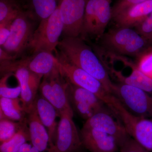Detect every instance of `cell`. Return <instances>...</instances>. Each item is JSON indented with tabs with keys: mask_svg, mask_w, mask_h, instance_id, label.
I'll list each match as a JSON object with an SVG mask.
<instances>
[{
	"mask_svg": "<svg viewBox=\"0 0 152 152\" xmlns=\"http://www.w3.org/2000/svg\"><path fill=\"white\" fill-rule=\"evenodd\" d=\"M58 47L60 56L98 79L109 92L113 94L114 83L109 71L100 58L83 39L78 37H65L60 41Z\"/></svg>",
	"mask_w": 152,
	"mask_h": 152,
	"instance_id": "6da1fadb",
	"label": "cell"
},
{
	"mask_svg": "<svg viewBox=\"0 0 152 152\" xmlns=\"http://www.w3.org/2000/svg\"><path fill=\"white\" fill-rule=\"evenodd\" d=\"M103 43L110 53L115 54L138 56L145 49L148 41L130 28L118 27L102 36Z\"/></svg>",
	"mask_w": 152,
	"mask_h": 152,
	"instance_id": "7a4b0ae2",
	"label": "cell"
},
{
	"mask_svg": "<svg viewBox=\"0 0 152 152\" xmlns=\"http://www.w3.org/2000/svg\"><path fill=\"white\" fill-rule=\"evenodd\" d=\"M63 31L64 25L58 8L50 16L41 20L29 48L34 53L42 51L53 53L58 46Z\"/></svg>",
	"mask_w": 152,
	"mask_h": 152,
	"instance_id": "3957f363",
	"label": "cell"
},
{
	"mask_svg": "<svg viewBox=\"0 0 152 152\" xmlns=\"http://www.w3.org/2000/svg\"><path fill=\"white\" fill-rule=\"evenodd\" d=\"M112 94L135 115L152 118V95L139 88L120 83L114 84Z\"/></svg>",
	"mask_w": 152,
	"mask_h": 152,
	"instance_id": "277c9868",
	"label": "cell"
},
{
	"mask_svg": "<svg viewBox=\"0 0 152 152\" xmlns=\"http://www.w3.org/2000/svg\"><path fill=\"white\" fill-rule=\"evenodd\" d=\"M59 57L60 72L68 82L93 93L103 101L107 107L110 104L113 95L106 89L99 80L60 56Z\"/></svg>",
	"mask_w": 152,
	"mask_h": 152,
	"instance_id": "5b68a950",
	"label": "cell"
},
{
	"mask_svg": "<svg viewBox=\"0 0 152 152\" xmlns=\"http://www.w3.org/2000/svg\"><path fill=\"white\" fill-rule=\"evenodd\" d=\"M111 0H88L86 6L81 34L101 37L112 19Z\"/></svg>",
	"mask_w": 152,
	"mask_h": 152,
	"instance_id": "8992f818",
	"label": "cell"
},
{
	"mask_svg": "<svg viewBox=\"0 0 152 152\" xmlns=\"http://www.w3.org/2000/svg\"><path fill=\"white\" fill-rule=\"evenodd\" d=\"M52 53L42 51L34 53L32 56L24 59L1 64V72L4 75L12 73L16 68L24 67L34 73L43 77L50 75L59 69L58 58Z\"/></svg>",
	"mask_w": 152,
	"mask_h": 152,
	"instance_id": "52a82bcc",
	"label": "cell"
},
{
	"mask_svg": "<svg viewBox=\"0 0 152 152\" xmlns=\"http://www.w3.org/2000/svg\"><path fill=\"white\" fill-rule=\"evenodd\" d=\"M66 92L73 110L85 121L108 108L103 101L93 93L68 81Z\"/></svg>",
	"mask_w": 152,
	"mask_h": 152,
	"instance_id": "ba28073f",
	"label": "cell"
},
{
	"mask_svg": "<svg viewBox=\"0 0 152 152\" xmlns=\"http://www.w3.org/2000/svg\"><path fill=\"white\" fill-rule=\"evenodd\" d=\"M34 31L31 17L22 11L12 23L8 39L1 47L15 57L29 47Z\"/></svg>",
	"mask_w": 152,
	"mask_h": 152,
	"instance_id": "9c48e42d",
	"label": "cell"
},
{
	"mask_svg": "<svg viewBox=\"0 0 152 152\" xmlns=\"http://www.w3.org/2000/svg\"><path fill=\"white\" fill-rule=\"evenodd\" d=\"M73 115L61 114L53 146L47 152H78L83 148L80 136L73 120Z\"/></svg>",
	"mask_w": 152,
	"mask_h": 152,
	"instance_id": "30bf717a",
	"label": "cell"
},
{
	"mask_svg": "<svg viewBox=\"0 0 152 152\" xmlns=\"http://www.w3.org/2000/svg\"><path fill=\"white\" fill-rule=\"evenodd\" d=\"M88 0H60L58 10L66 37H77L81 34L85 9Z\"/></svg>",
	"mask_w": 152,
	"mask_h": 152,
	"instance_id": "8fae6325",
	"label": "cell"
},
{
	"mask_svg": "<svg viewBox=\"0 0 152 152\" xmlns=\"http://www.w3.org/2000/svg\"><path fill=\"white\" fill-rule=\"evenodd\" d=\"M83 128L95 129L108 134L115 139L119 148L130 137L122 123L108 108L86 121Z\"/></svg>",
	"mask_w": 152,
	"mask_h": 152,
	"instance_id": "7c38bea8",
	"label": "cell"
},
{
	"mask_svg": "<svg viewBox=\"0 0 152 152\" xmlns=\"http://www.w3.org/2000/svg\"><path fill=\"white\" fill-rule=\"evenodd\" d=\"M80 134L83 147L89 152H116L119 149L115 139L102 131L82 128Z\"/></svg>",
	"mask_w": 152,
	"mask_h": 152,
	"instance_id": "4fadbf2b",
	"label": "cell"
},
{
	"mask_svg": "<svg viewBox=\"0 0 152 152\" xmlns=\"http://www.w3.org/2000/svg\"><path fill=\"white\" fill-rule=\"evenodd\" d=\"M152 12V0L132 6L113 18L118 27H137L148 18Z\"/></svg>",
	"mask_w": 152,
	"mask_h": 152,
	"instance_id": "5bb4252c",
	"label": "cell"
},
{
	"mask_svg": "<svg viewBox=\"0 0 152 152\" xmlns=\"http://www.w3.org/2000/svg\"><path fill=\"white\" fill-rule=\"evenodd\" d=\"M27 122L33 146L41 152H48L50 144L48 133L40 119L34 103L27 113Z\"/></svg>",
	"mask_w": 152,
	"mask_h": 152,
	"instance_id": "9a60e30c",
	"label": "cell"
},
{
	"mask_svg": "<svg viewBox=\"0 0 152 152\" xmlns=\"http://www.w3.org/2000/svg\"><path fill=\"white\" fill-rule=\"evenodd\" d=\"M13 72L21 90L20 99L22 106L27 113L34 105L39 88L34 83L32 72L26 68L19 67Z\"/></svg>",
	"mask_w": 152,
	"mask_h": 152,
	"instance_id": "2e32d148",
	"label": "cell"
},
{
	"mask_svg": "<svg viewBox=\"0 0 152 152\" xmlns=\"http://www.w3.org/2000/svg\"><path fill=\"white\" fill-rule=\"evenodd\" d=\"M34 104L40 119L48 133L49 148H51L54 145L56 135L58 124L56 119L59 115L56 108L42 96H37Z\"/></svg>",
	"mask_w": 152,
	"mask_h": 152,
	"instance_id": "e0dca14e",
	"label": "cell"
},
{
	"mask_svg": "<svg viewBox=\"0 0 152 152\" xmlns=\"http://www.w3.org/2000/svg\"><path fill=\"white\" fill-rule=\"evenodd\" d=\"M45 77L49 79L51 84L53 94L56 102V109L59 116L65 113L73 115L74 111L67 95L68 81L61 74L60 68L50 75Z\"/></svg>",
	"mask_w": 152,
	"mask_h": 152,
	"instance_id": "ac0fdd59",
	"label": "cell"
},
{
	"mask_svg": "<svg viewBox=\"0 0 152 152\" xmlns=\"http://www.w3.org/2000/svg\"><path fill=\"white\" fill-rule=\"evenodd\" d=\"M127 63L132 70L130 75L128 76L123 75L121 72L117 71L113 68L110 69L112 73L116 77L120 83L139 88L151 94L152 79L142 72L137 65L133 64L129 60H128Z\"/></svg>",
	"mask_w": 152,
	"mask_h": 152,
	"instance_id": "d6986e66",
	"label": "cell"
},
{
	"mask_svg": "<svg viewBox=\"0 0 152 152\" xmlns=\"http://www.w3.org/2000/svg\"><path fill=\"white\" fill-rule=\"evenodd\" d=\"M27 113L23 108L20 99L0 98V120L23 122L27 121Z\"/></svg>",
	"mask_w": 152,
	"mask_h": 152,
	"instance_id": "ffe728a7",
	"label": "cell"
},
{
	"mask_svg": "<svg viewBox=\"0 0 152 152\" xmlns=\"http://www.w3.org/2000/svg\"><path fill=\"white\" fill-rule=\"evenodd\" d=\"M27 125V122L25 123L12 138L1 143L0 152H17L24 144L31 141Z\"/></svg>",
	"mask_w": 152,
	"mask_h": 152,
	"instance_id": "44dd1931",
	"label": "cell"
},
{
	"mask_svg": "<svg viewBox=\"0 0 152 152\" xmlns=\"http://www.w3.org/2000/svg\"><path fill=\"white\" fill-rule=\"evenodd\" d=\"M60 0H32L36 15L41 20L48 18L56 10Z\"/></svg>",
	"mask_w": 152,
	"mask_h": 152,
	"instance_id": "7402d4cb",
	"label": "cell"
},
{
	"mask_svg": "<svg viewBox=\"0 0 152 152\" xmlns=\"http://www.w3.org/2000/svg\"><path fill=\"white\" fill-rule=\"evenodd\" d=\"M22 11L15 0H0V23L13 21Z\"/></svg>",
	"mask_w": 152,
	"mask_h": 152,
	"instance_id": "603a6c76",
	"label": "cell"
},
{
	"mask_svg": "<svg viewBox=\"0 0 152 152\" xmlns=\"http://www.w3.org/2000/svg\"><path fill=\"white\" fill-rule=\"evenodd\" d=\"M26 122L27 121L23 122H19L5 119L0 120L1 144L12 138Z\"/></svg>",
	"mask_w": 152,
	"mask_h": 152,
	"instance_id": "cb8c5ba5",
	"label": "cell"
},
{
	"mask_svg": "<svg viewBox=\"0 0 152 152\" xmlns=\"http://www.w3.org/2000/svg\"><path fill=\"white\" fill-rule=\"evenodd\" d=\"M137 66L145 75L152 79V49L145 50L138 56Z\"/></svg>",
	"mask_w": 152,
	"mask_h": 152,
	"instance_id": "d4e9b609",
	"label": "cell"
},
{
	"mask_svg": "<svg viewBox=\"0 0 152 152\" xmlns=\"http://www.w3.org/2000/svg\"><path fill=\"white\" fill-rule=\"evenodd\" d=\"M12 73H8L4 75L0 80V97L8 99L19 98L21 95V88L20 86L11 88L7 85V81Z\"/></svg>",
	"mask_w": 152,
	"mask_h": 152,
	"instance_id": "484cf974",
	"label": "cell"
},
{
	"mask_svg": "<svg viewBox=\"0 0 152 152\" xmlns=\"http://www.w3.org/2000/svg\"><path fill=\"white\" fill-rule=\"evenodd\" d=\"M147 1L148 0H118L112 7V19L126 9Z\"/></svg>",
	"mask_w": 152,
	"mask_h": 152,
	"instance_id": "4316f807",
	"label": "cell"
},
{
	"mask_svg": "<svg viewBox=\"0 0 152 152\" xmlns=\"http://www.w3.org/2000/svg\"><path fill=\"white\" fill-rule=\"evenodd\" d=\"M136 28L137 31L147 40H152V12L148 18Z\"/></svg>",
	"mask_w": 152,
	"mask_h": 152,
	"instance_id": "83f0119b",
	"label": "cell"
},
{
	"mask_svg": "<svg viewBox=\"0 0 152 152\" xmlns=\"http://www.w3.org/2000/svg\"><path fill=\"white\" fill-rule=\"evenodd\" d=\"M119 149L120 152H151L131 137L120 147Z\"/></svg>",
	"mask_w": 152,
	"mask_h": 152,
	"instance_id": "f1b7e54d",
	"label": "cell"
},
{
	"mask_svg": "<svg viewBox=\"0 0 152 152\" xmlns=\"http://www.w3.org/2000/svg\"><path fill=\"white\" fill-rule=\"evenodd\" d=\"M13 21L5 22L0 23V45L1 47L4 45V44L5 43L10 37L11 26Z\"/></svg>",
	"mask_w": 152,
	"mask_h": 152,
	"instance_id": "f546056e",
	"label": "cell"
},
{
	"mask_svg": "<svg viewBox=\"0 0 152 152\" xmlns=\"http://www.w3.org/2000/svg\"><path fill=\"white\" fill-rule=\"evenodd\" d=\"M15 57L11 55L4 49L0 48V61L1 63L15 61Z\"/></svg>",
	"mask_w": 152,
	"mask_h": 152,
	"instance_id": "4dcf8cb0",
	"label": "cell"
},
{
	"mask_svg": "<svg viewBox=\"0 0 152 152\" xmlns=\"http://www.w3.org/2000/svg\"><path fill=\"white\" fill-rule=\"evenodd\" d=\"M17 152H41L31 144L27 142L24 144Z\"/></svg>",
	"mask_w": 152,
	"mask_h": 152,
	"instance_id": "1f68e13d",
	"label": "cell"
},
{
	"mask_svg": "<svg viewBox=\"0 0 152 152\" xmlns=\"http://www.w3.org/2000/svg\"><path fill=\"white\" fill-rule=\"evenodd\" d=\"M78 152H81V151H79Z\"/></svg>",
	"mask_w": 152,
	"mask_h": 152,
	"instance_id": "d6a6232c",
	"label": "cell"
},
{
	"mask_svg": "<svg viewBox=\"0 0 152 152\" xmlns=\"http://www.w3.org/2000/svg\"><path fill=\"white\" fill-rule=\"evenodd\" d=\"M151 119L152 120V118Z\"/></svg>",
	"mask_w": 152,
	"mask_h": 152,
	"instance_id": "836d02e7",
	"label": "cell"
}]
</instances>
